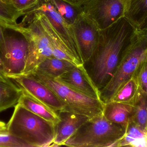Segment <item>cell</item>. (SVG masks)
I'll return each instance as SVG.
<instances>
[{"instance_id":"obj_1","label":"cell","mask_w":147,"mask_h":147,"mask_svg":"<svg viewBox=\"0 0 147 147\" xmlns=\"http://www.w3.org/2000/svg\"><path fill=\"white\" fill-rule=\"evenodd\" d=\"M137 29L124 16L109 27L100 30L97 45L87 62L91 64V77L99 90L112 77Z\"/></svg>"},{"instance_id":"obj_2","label":"cell","mask_w":147,"mask_h":147,"mask_svg":"<svg viewBox=\"0 0 147 147\" xmlns=\"http://www.w3.org/2000/svg\"><path fill=\"white\" fill-rule=\"evenodd\" d=\"M147 60V28H137L123 51L120 62L109 81L100 90L104 103L109 102L117 91Z\"/></svg>"},{"instance_id":"obj_3","label":"cell","mask_w":147,"mask_h":147,"mask_svg":"<svg viewBox=\"0 0 147 147\" xmlns=\"http://www.w3.org/2000/svg\"><path fill=\"white\" fill-rule=\"evenodd\" d=\"M7 125L8 132L28 147H51L55 126L19 103Z\"/></svg>"},{"instance_id":"obj_4","label":"cell","mask_w":147,"mask_h":147,"mask_svg":"<svg viewBox=\"0 0 147 147\" xmlns=\"http://www.w3.org/2000/svg\"><path fill=\"white\" fill-rule=\"evenodd\" d=\"M125 130L102 114L90 118L64 144L74 147H115Z\"/></svg>"},{"instance_id":"obj_5","label":"cell","mask_w":147,"mask_h":147,"mask_svg":"<svg viewBox=\"0 0 147 147\" xmlns=\"http://www.w3.org/2000/svg\"><path fill=\"white\" fill-rule=\"evenodd\" d=\"M11 30L22 34L28 42L27 56L22 75L32 74L46 59L53 56L50 41L34 12H28L21 22Z\"/></svg>"},{"instance_id":"obj_6","label":"cell","mask_w":147,"mask_h":147,"mask_svg":"<svg viewBox=\"0 0 147 147\" xmlns=\"http://www.w3.org/2000/svg\"><path fill=\"white\" fill-rule=\"evenodd\" d=\"M31 75L47 85L60 98L65 104L64 111L84 115L90 118L102 114L105 103L102 100L90 97L38 71Z\"/></svg>"},{"instance_id":"obj_7","label":"cell","mask_w":147,"mask_h":147,"mask_svg":"<svg viewBox=\"0 0 147 147\" xmlns=\"http://www.w3.org/2000/svg\"><path fill=\"white\" fill-rule=\"evenodd\" d=\"M14 31V34L7 33L3 28L0 39L1 73L10 79L23 74L28 49L24 36Z\"/></svg>"},{"instance_id":"obj_8","label":"cell","mask_w":147,"mask_h":147,"mask_svg":"<svg viewBox=\"0 0 147 147\" xmlns=\"http://www.w3.org/2000/svg\"><path fill=\"white\" fill-rule=\"evenodd\" d=\"M79 8L83 14L102 30L124 16L126 5L124 0H86Z\"/></svg>"},{"instance_id":"obj_9","label":"cell","mask_w":147,"mask_h":147,"mask_svg":"<svg viewBox=\"0 0 147 147\" xmlns=\"http://www.w3.org/2000/svg\"><path fill=\"white\" fill-rule=\"evenodd\" d=\"M11 79L22 91L56 112L58 113L65 109V104L57 95L33 75H22Z\"/></svg>"},{"instance_id":"obj_10","label":"cell","mask_w":147,"mask_h":147,"mask_svg":"<svg viewBox=\"0 0 147 147\" xmlns=\"http://www.w3.org/2000/svg\"><path fill=\"white\" fill-rule=\"evenodd\" d=\"M31 10L40 11L46 16L52 25L63 40L80 64L84 65L72 25L68 23L47 0H41L39 5Z\"/></svg>"},{"instance_id":"obj_11","label":"cell","mask_w":147,"mask_h":147,"mask_svg":"<svg viewBox=\"0 0 147 147\" xmlns=\"http://www.w3.org/2000/svg\"><path fill=\"white\" fill-rule=\"evenodd\" d=\"M74 35L85 64L90 59L96 47L100 30L81 13L72 25Z\"/></svg>"},{"instance_id":"obj_12","label":"cell","mask_w":147,"mask_h":147,"mask_svg":"<svg viewBox=\"0 0 147 147\" xmlns=\"http://www.w3.org/2000/svg\"><path fill=\"white\" fill-rule=\"evenodd\" d=\"M84 65L75 66L70 70L56 79L90 97L102 100L100 90Z\"/></svg>"},{"instance_id":"obj_13","label":"cell","mask_w":147,"mask_h":147,"mask_svg":"<svg viewBox=\"0 0 147 147\" xmlns=\"http://www.w3.org/2000/svg\"><path fill=\"white\" fill-rule=\"evenodd\" d=\"M60 121L55 126V136L51 147L63 146L65 142L90 117L68 111L58 112Z\"/></svg>"},{"instance_id":"obj_14","label":"cell","mask_w":147,"mask_h":147,"mask_svg":"<svg viewBox=\"0 0 147 147\" xmlns=\"http://www.w3.org/2000/svg\"><path fill=\"white\" fill-rule=\"evenodd\" d=\"M30 11L35 13L47 35L51 46L53 56L60 59L69 61L76 66L82 65L76 59L63 40L52 25L46 16L40 11L34 10Z\"/></svg>"},{"instance_id":"obj_15","label":"cell","mask_w":147,"mask_h":147,"mask_svg":"<svg viewBox=\"0 0 147 147\" xmlns=\"http://www.w3.org/2000/svg\"><path fill=\"white\" fill-rule=\"evenodd\" d=\"M134 110L133 104L110 101L105 103L103 114L108 121L120 125L126 130L132 122Z\"/></svg>"},{"instance_id":"obj_16","label":"cell","mask_w":147,"mask_h":147,"mask_svg":"<svg viewBox=\"0 0 147 147\" xmlns=\"http://www.w3.org/2000/svg\"><path fill=\"white\" fill-rule=\"evenodd\" d=\"M22 91L11 79L0 74V112L15 107Z\"/></svg>"},{"instance_id":"obj_17","label":"cell","mask_w":147,"mask_h":147,"mask_svg":"<svg viewBox=\"0 0 147 147\" xmlns=\"http://www.w3.org/2000/svg\"><path fill=\"white\" fill-rule=\"evenodd\" d=\"M18 103L34 114L52 123L54 126L61 120L58 112L23 91Z\"/></svg>"},{"instance_id":"obj_18","label":"cell","mask_w":147,"mask_h":147,"mask_svg":"<svg viewBox=\"0 0 147 147\" xmlns=\"http://www.w3.org/2000/svg\"><path fill=\"white\" fill-rule=\"evenodd\" d=\"M75 66H76L69 61L52 56L40 63L35 71H38L52 77L57 78Z\"/></svg>"},{"instance_id":"obj_19","label":"cell","mask_w":147,"mask_h":147,"mask_svg":"<svg viewBox=\"0 0 147 147\" xmlns=\"http://www.w3.org/2000/svg\"><path fill=\"white\" fill-rule=\"evenodd\" d=\"M147 147V132L130 123L115 147Z\"/></svg>"},{"instance_id":"obj_20","label":"cell","mask_w":147,"mask_h":147,"mask_svg":"<svg viewBox=\"0 0 147 147\" xmlns=\"http://www.w3.org/2000/svg\"><path fill=\"white\" fill-rule=\"evenodd\" d=\"M124 16L137 28H140L147 18V0H129Z\"/></svg>"},{"instance_id":"obj_21","label":"cell","mask_w":147,"mask_h":147,"mask_svg":"<svg viewBox=\"0 0 147 147\" xmlns=\"http://www.w3.org/2000/svg\"><path fill=\"white\" fill-rule=\"evenodd\" d=\"M140 90L135 75L129 79L115 93L109 101L134 104L138 98ZM134 105V104H133Z\"/></svg>"},{"instance_id":"obj_22","label":"cell","mask_w":147,"mask_h":147,"mask_svg":"<svg viewBox=\"0 0 147 147\" xmlns=\"http://www.w3.org/2000/svg\"><path fill=\"white\" fill-rule=\"evenodd\" d=\"M23 16L16 9L9 0H0V25L5 29H11L17 24L19 17Z\"/></svg>"},{"instance_id":"obj_23","label":"cell","mask_w":147,"mask_h":147,"mask_svg":"<svg viewBox=\"0 0 147 147\" xmlns=\"http://www.w3.org/2000/svg\"><path fill=\"white\" fill-rule=\"evenodd\" d=\"M56 11L69 24L72 25L81 14L80 8L63 0H47Z\"/></svg>"},{"instance_id":"obj_24","label":"cell","mask_w":147,"mask_h":147,"mask_svg":"<svg viewBox=\"0 0 147 147\" xmlns=\"http://www.w3.org/2000/svg\"><path fill=\"white\" fill-rule=\"evenodd\" d=\"M134 105L132 122L147 132V96L141 91Z\"/></svg>"},{"instance_id":"obj_25","label":"cell","mask_w":147,"mask_h":147,"mask_svg":"<svg viewBox=\"0 0 147 147\" xmlns=\"http://www.w3.org/2000/svg\"><path fill=\"white\" fill-rule=\"evenodd\" d=\"M0 147H28L27 145L8 132H0Z\"/></svg>"},{"instance_id":"obj_26","label":"cell","mask_w":147,"mask_h":147,"mask_svg":"<svg viewBox=\"0 0 147 147\" xmlns=\"http://www.w3.org/2000/svg\"><path fill=\"white\" fill-rule=\"evenodd\" d=\"M41 0H9L11 4L23 16L37 7Z\"/></svg>"},{"instance_id":"obj_27","label":"cell","mask_w":147,"mask_h":147,"mask_svg":"<svg viewBox=\"0 0 147 147\" xmlns=\"http://www.w3.org/2000/svg\"><path fill=\"white\" fill-rule=\"evenodd\" d=\"M135 76L141 91L147 96V60L139 67Z\"/></svg>"},{"instance_id":"obj_28","label":"cell","mask_w":147,"mask_h":147,"mask_svg":"<svg viewBox=\"0 0 147 147\" xmlns=\"http://www.w3.org/2000/svg\"><path fill=\"white\" fill-rule=\"evenodd\" d=\"M75 7H80L86 0H63Z\"/></svg>"},{"instance_id":"obj_29","label":"cell","mask_w":147,"mask_h":147,"mask_svg":"<svg viewBox=\"0 0 147 147\" xmlns=\"http://www.w3.org/2000/svg\"><path fill=\"white\" fill-rule=\"evenodd\" d=\"M7 125L5 123L0 121V132L7 131Z\"/></svg>"},{"instance_id":"obj_30","label":"cell","mask_w":147,"mask_h":147,"mask_svg":"<svg viewBox=\"0 0 147 147\" xmlns=\"http://www.w3.org/2000/svg\"><path fill=\"white\" fill-rule=\"evenodd\" d=\"M3 28L0 25V39H1V35L2 33L3 30ZM2 74L1 73V60H0V74Z\"/></svg>"},{"instance_id":"obj_31","label":"cell","mask_w":147,"mask_h":147,"mask_svg":"<svg viewBox=\"0 0 147 147\" xmlns=\"http://www.w3.org/2000/svg\"><path fill=\"white\" fill-rule=\"evenodd\" d=\"M140 28H147V18L143 24H142Z\"/></svg>"},{"instance_id":"obj_32","label":"cell","mask_w":147,"mask_h":147,"mask_svg":"<svg viewBox=\"0 0 147 147\" xmlns=\"http://www.w3.org/2000/svg\"><path fill=\"white\" fill-rule=\"evenodd\" d=\"M124 2H125V5H126V3H127L128 2V1L129 0H124Z\"/></svg>"}]
</instances>
